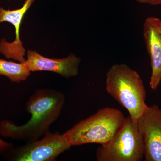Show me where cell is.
I'll list each match as a JSON object with an SVG mask.
<instances>
[{"label":"cell","instance_id":"9c48e42d","mask_svg":"<svg viewBox=\"0 0 161 161\" xmlns=\"http://www.w3.org/2000/svg\"><path fill=\"white\" fill-rule=\"evenodd\" d=\"M143 30L151 67L150 86L151 89L155 91L161 82V39L147 19L144 22Z\"/></svg>","mask_w":161,"mask_h":161},{"label":"cell","instance_id":"9a60e30c","mask_svg":"<svg viewBox=\"0 0 161 161\" xmlns=\"http://www.w3.org/2000/svg\"><path fill=\"white\" fill-rule=\"evenodd\" d=\"M160 112H161V109H160Z\"/></svg>","mask_w":161,"mask_h":161},{"label":"cell","instance_id":"6da1fadb","mask_svg":"<svg viewBox=\"0 0 161 161\" xmlns=\"http://www.w3.org/2000/svg\"><path fill=\"white\" fill-rule=\"evenodd\" d=\"M65 101V95L60 91L48 88L36 90L30 96L25 108L31 115L29 120L21 126L7 119L1 121L0 135L26 143L40 139L59 118Z\"/></svg>","mask_w":161,"mask_h":161},{"label":"cell","instance_id":"7a4b0ae2","mask_svg":"<svg viewBox=\"0 0 161 161\" xmlns=\"http://www.w3.org/2000/svg\"><path fill=\"white\" fill-rule=\"evenodd\" d=\"M107 93L125 108L134 122L146 113V91L138 72L125 64L112 65L105 80Z\"/></svg>","mask_w":161,"mask_h":161},{"label":"cell","instance_id":"52a82bcc","mask_svg":"<svg viewBox=\"0 0 161 161\" xmlns=\"http://www.w3.org/2000/svg\"><path fill=\"white\" fill-rule=\"evenodd\" d=\"M35 0H26L23 6L15 10H6L0 7V23L7 22L11 23L15 28V39L11 43L3 39L0 41V53L8 59L19 62L26 61L24 58L26 50L20 39L19 29L23 16Z\"/></svg>","mask_w":161,"mask_h":161},{"label":"cell","instance_id":"8992f818","mask_svg":"<svg viewBox=\"0 0 161 161\" xmlns=\"http://www.w3.org/2000/svg\"><path fill=\"white\" fill-rule=\"evenodd\" d=\"M146 161H161V113L157 105L149 106L137 122Z\"/></svg>","mask_w":161,"mask_h":161},{"label":"cell","instance_id":"ba28073f","mask_svg":"<svg viewBox=\"0 0 161 161\" xmlns=\"http://www.w3.org/2000/svg\"><path fill=\"white\" fill-rule=\"evenodd\" d=\"M80 60V58L72 53L66 58L50 59L35 51L28 50L26 62L31 72H53L64 78H69L78 75Z\"/></svg>","mask_w":161,"mask_h":161},{"label":"cell","instance_id":"8fae6325","mask_svg":"<svg viewBox=\"0 0 161 161\" xmlns=\"http://www.w3.org/2000/svg\"><path fill=\"white\" fill-rule=\"evenodd\" d=\"M147 20L152 24L161 39V19L156 17L151 16L147 18Z\"/></svg>","mask_w":161,"mask_h":161},{"label":"cell","instance_id":"5bb4252c","mask_svg":"<svg viewBox=\"0 0 161 161\" xmlns=\"http://www.w3.org/2000/svg\"><path fill=\"white\" fill-rule=\"evenodd\" d=\"M8 1H10V0H8Z\"/></svg>","mask_w":161,"mask_h":161},{"label":"cell","instance_id":"30bf717a","mask_svg":"<svg viewBox=\"0 0 161 161\" xmlns=\"http://www.w3.org/2000/svg\"><path fill=\"white\" fill-rule=\"evenodd\" d=\"M26 61L15 62L0 59V75L5 76L13 83H20L30 76Z\"/></svg>","mask_w":161,"mask_h":161},{"label":"cell","instance_id":"7c38bea8","mask_svg":"<svg viewBox=\"0 0 161 161\" xmlns=\"http://www.w3.org/2000/svg\"><path fill=\"white\" fill-rule=\"evenodd\" d=\"M14 147L13 144L8 142L0 138V153L4 154Z\"/></svg>","mask_w":161,"mask_h":161},{"label":"cell","instance_id":"3957f363","mask_svg":"<svg viewBox=\"0 0 161 161\" xmlns=\"http://www.w3.org/2000/svg\"><path fill=\"white\" fill-rule=\"evenodd\" d=\"M125 118L117 109L103 108L80 120L64 134L71 147L90 143L103 146L118 133Z\"/></svg>","mask_w":161,"mask_h":161},{"label":"cell","instance_id":"5b68a950","mask_svg":"<svg viewBox=\"0 0 161 161\" xmlns=\"http://www.w3.org/2000/svg\"><path fill=\"white\" fill-rule=\"evenodd\" d=\"M71 147L64 133L49 131L43 138L13 147L3 155L10 161H53Z\"/></svg>","mask_w":161,"mask_h":161},{"label":"cell","instance_id":"4fadbf2b","mask_svg":"<svg viewBox=\"0 0 161 161\" xmlns=\"http://www.w3.org/2000/svg\"><path fill=\"white\" fill-rule=\"evenodd\" d=\"M140 3L149 4L151 6H158L161 5V0H135Z\"/></svg>","mask_w":161,"mask_h":161},{"label":"cell","instance_id":"277c9868","mask_svg":"<svg viewBox=\"0 0 161 161\" xmlns=\"http://www.w3.org/2000/svg\"><path fill=\"white\" fill-rule=\"evenodd\" d=\"M144 157L143 143L137 123L129 115L109 142L100 145L96 151L98 161H140Z\"/></svg>","mask_w":161,"mask_h":161}]
</instances>
